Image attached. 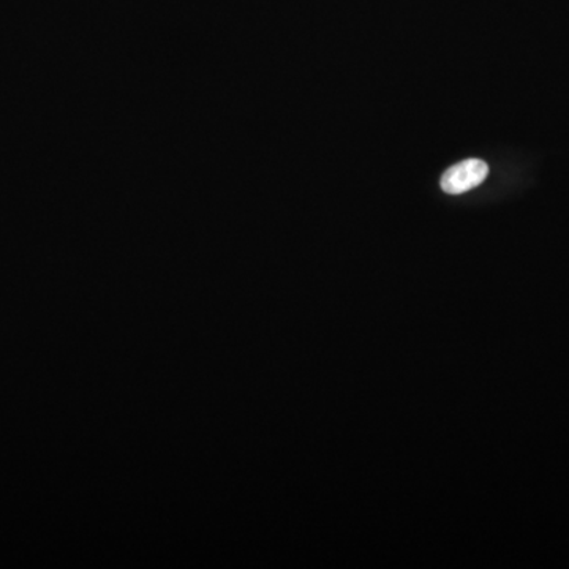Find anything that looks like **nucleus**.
Segmentation results:
<instances>
[{
  "instance_id": "obj_1",
  "label": "nucleus",
  "mask_w": 569,
  "mask_h": 569,
  "mask_svg": "<svg viewBox=\"0 0 569 569\" xmlns=\"http://www.w3.org/2000/svg\"><path fill=\"white\" fill-rule=\"evenodd\" d=\"M488 175L489 167L486 161L479 160V158H468L449 168L442 176L440 186L443 192L449 194L466 193L468 190L481 186Z\"/></svg>"
}]
</instances>
